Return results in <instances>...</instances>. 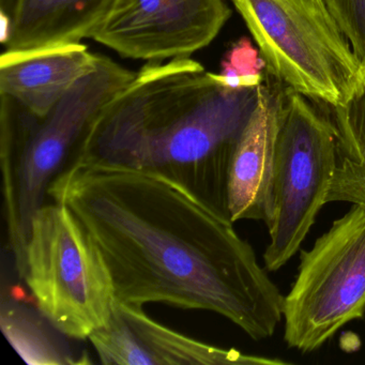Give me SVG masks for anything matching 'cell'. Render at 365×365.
I'll return each instance as SVG.
<instances>
[{
	"label": "cell",
	"instance_id": "obj_1",
	"mask_svg": "<svg viewBox=\"0 0 365 365\" xmlns=\"http://www.w3.org/2000/svg\"><path fill=\"white\" fill-rule=\"evenodd\" d=\"M101 254L120 302L212 312L260 341L284 298L230 213L165 173L76 158L48 189Z\"/></svg>",
	"mask_w": 365,
	"mask_h": 365
},
{
	"label": "cell",
	"instance_id": "obj_2",
	"mask_svg": "<svg viewBox=\"0 0 365 365\" xmlns=\"http://www.w3.org/2000/svg\"><path fill=\"white\" fill-rule=\"evenodd\" d=\"M258 87L228 88L191 57L148 61L102 110L71 160L160 170L228 212L230 161Z\"/></svg>",
	"mask_w": 365,
	"mask_h": 365
},
{
	"label": "cell",
	"instance_id": "obj_3",
	"mask_svg": "<svg viewBox=\"0 0 365 365\" xmlns=\"http://www.w3.org/2000/svg\"><path fill=\"white\" fill-rule=\"evenodd\" d=\"M136 72L99 55L95 69L81 78L44 116H37L16 100L0 95L1 150L14 157V181L6 192L10 245L20 274L31 220L57 175L72 159L91 125Z\"/></svg>",
	"mask_w": 365,
	"mask_h": 365
},
{
	"label": "cell",
	"instance_id": "obj_4",
	"mask_svg": "<svg viewBox=\"0 0 365 365\" xmlns=\"http://www.w3.org/2000/svg\"><path fill=\"white\" fill-rule=\"evenodd\" d=\"M230 1L286 93L327 108H343L362 93L364 70L324 0Z\"/></svg>",
	"mask_w": 365,
	"mask_h": 365
},
{
	"label": "cell",
	"instance_id": "obj_5",
	"mask_svg": "<svg viewBox=\"0 0 365 365\" xmlns=\"http://www.w3.org/2000/svg\"><path fill=\"white\" fill-rule=\"evenodd\" d=\"M41 315L66 336L86 339L110 322V271L65 205H42L31 220L23 274Z\"/></svg>",
	"mask_w": 365,
	"mask_h": 365
},
{
	"label": "cell",
	"instance_id": "obj_6",
	"mask_svg": "<svg viewBox=\"0 0 365 365\" xmlns=\"http://www.w3.org/2000/svg\"><path fill=\"white\" fill-rule=\"evenodd\" d=\"M337 162L336 132L327 113L304 96L286 93L266 222L269 271L285 266L307 238L329 202Z\"/></svg>",
	"mask_w": 365,
	"mask_h": 365
},
{
	"label": "cell",
	"instance_id": "obj_7",
	"mask_svg": "<svg viewBox=\"0 0 365 365\" xmlns=\"http://www.w3.org/2000/svg\"><path fill=\"white\" fill-rule=\"evenodd\" d=\"M365 314V207L354 205L302 252L284 298V339L301 352L319 349Z\"/></svg>",
	"mask_w": 365,
	"mask_h": 365
},
{
	"label": "cell",
	"instance_id": "obj_8",
	"mask_svg": "<svg viewBox=\"0 0 365 365\" xmlns=\"http://www.w3.org/2000/svg\"><path fill=\"white\" fill-rule=\"evenodd\" d=\"M230 16L225 0H114L91 39L123 58H183L208 46Z\"/></svg>",
	"mask_w": 365,
	"mask_h": 365
},
{
	"label": "cell",
	"instance_id": "obj_9",
	"mask_svg": "<svg viewBox=\"0 0 365 365\" xmlns=\"http://www.w3.org/2000/svg\"><path fill=\"white\" fill-rule=\"evenodd\" d=\"M285 96L269 83L258 87L257 104L237 140L228 172L227 208L234 222L268 220Z\"/></svg>",
	"mask_w": 365,
	"mask_h": 365
},
{
	"label": "cell",
	"instance_id": "obj_10",
	"mask_svg": "<svg viewBox=\"0 0 365 365\" xmlns=\"http://www.w3.org/2000/svg\"><path fill=\"white\" fill-rule=\"evenodd\" d=\"M99 55L82 43L0 57V95L7 96L37 116L48 114L85 76Z\"/></svg>",
	"mask_w": 365,
	"mask_h": 365
},
{
	"label": "cell",
	"instance_id": "obj_11",
	"mask_svg": "<svg viewBox=\"0 0 365 365\" xmlns=\"http://www.w3.org/2000/svg\"><path fill=\"white\" fill-rule=\"evenodd\" d=\"M114 0H0L11 21L4 52H29L82 43L108 16Z\"/></svg>",
	"mask_w": 365,
	"mask_h": 365
},
{
	"label": "cell",
	"instance_id": "obj_12",
	"mask_svg": "<svg viewBox=\"0 0 365 365\" xmlns=\"http://www.w3.org/2000/svg\"><path fill=\"white\" fill-rule=\"evenodd\" d=\"M123 317L129 322L153 365H286L279 359L251 356L235 349H223L168 328L145 313L143 307L115 300Z\"/></svg>",
	"mask_w": 365,
	"mask_h": 365
},
{
	"label": "cell",
	"instance_id": "obj_13",
	"mask_svg": "<svg viewBox=\"0 0 365 365\" xmlns=\"http://www.w3.org/2000/svg\"><path fill=\"white\" fill-rule=\"evenodd\" d=\"M322 108L334 125L339 149L329 202L365 207V91L343 108Z\"/></svg>",
	"mask_w": 365,
	"mask_h": 365
},
{
	"label": "cell",
	"instance_id": "obj_14",
	"mask_svg": "<svg viewBox=\"0 0 365 365\" xmlns=\"http://www.w3.org/2000/svg\"><path fill=\"white\" fill-rule=\"evenodd\" d=\"M0 324L8 341L29 364L74 363L51 339L43 324L21 305L3 302Z\"/></svg>",
	"mask_w": 365,
	"mask_h": 365
},
{
	"label": "cell",
	"instance_id": "obj_15",
	"mask_svg": "<svg viewBox=\"0 0 365 365\" xmlns=\"http://www.w3.org/2000/svg\"><path fill=\"white\" fill-rule=\"evenodd\" d=\"M88 339L103 364L153 365V359L115 302L110 322Z\"/></svg>",
	"mask_w": 365,
	"mask_h": 365
},
{
	"label": "cell",
	"instance_id": "obj_16",
	"mask_svg": "<svg viewBox=\"0 0 365 365\" xmlns=\"http://www.w3.org/2000/svg\"><path fill=\"white\" fill-rule=\"evenodd\" d=\"M266 63L247 38L232 46L221 63L215 80L232 89L257 88L264 81Z\"/></svg>",
	"mask_w": 365,
	"mask_h": 365
},
{
	"label": "cell",
	"instance_id": "obj_17",
	"mask_svg": "<svg viewBox=\"0 0 365 365\" xmlns=\"http://www.w3.org/2000/svg\"><path fill=\"white\" fill-rule=\"evenodd\" d=\"M365 72V0H324Z\"/></svg>",
	"mask_w": 365,
	"mask_h": 365
},
{
	"label": "cell",
	"instance_id": "obj_18",
	"mask_svg": "<svg viewBox=\"0 0 365 365\" xmlns=\"http://www.w3.org/2000/svg\"><path fill=\"white\" fill-rule=\"evenodd\" d=\"M364 91H365V88H364Z\"/></svg>",
	"mask_w": 365,
	"mask_h": 365
}]
</instances>
